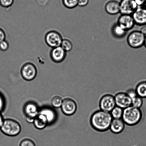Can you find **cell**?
<instances>
[{
	"instance_id": "14",
	"label": "cell",
	"mask_w": 146,
	"mask_h": 146,
	"mask_svg": "<svg viewBox=\"0 0 146 146\" xmlns=\"http://www.w3.org/2000/svg\"><path fill=\"white\" fill-rule=\"evenodd\" d=\"M135 24L138 25H146V8L138 7L132 15Z\"/></svg>"
},
{
	"instance_id": "36",
	"label": "cell",
	"mask_w": 146,
	"mask_h": 146,
	"mask_svg": "<svg viewBox=\"0 0 146 146\" xmlns=\"http://www.w3.org/2000/svg\"><path fill=\"white\" fill-rule=\"evenodd\" d=\"M146 48V37L145 38V41H144V45Z\"/></svg>"
},
{
	"instance_id": "29",
	"label": "cell",
	"mask_w": 146,
	"mask_h": 146,
	"mask_svg": "<svg viewBox=\"0 0 146 146\" xmlns=\"http://www.w3.org/2000/svg\"><path fill=\"white\" fill-rule=\"evenodd\" d=\"M9 47V43L5 40L0 42V50L3 51H5L8 49Z\"/></svg>"
},
{
	"instance_id": "24",
	"label": "cell",
	"mask_w": 146,
	"mask_h": 146,
	"mask_svg": "<svg viewBox=\"0 0 146 146\" xmlns=\"http://www.w3.org/2000/svg\"><path fill=\"white\" fill-rule=\"evenodd\" d=\"M63 4L67 8L73 9L78 6V0H62Z\"/></svg>"
},
{
	"instance_id": "22",
	"label": "cell",
	"mask_w": 146,
	"mask_h": 146,
	"mask_svg": "<svg viewBox=\"0 0 146 146\" xmlns=\"http://www.w3.org/2000/svg\"><path fill=\"white\" fill-rule=\"evenodd\" d=\"M60 46L67 52L72 50L73 45L71 40L65 38L63 39Z\"/></svg>"
},
{
	"instance_id": "4",
	"label": "cell",
	"mask_w": 146,
	"mask_h": 146,
	"mask_svg": "<svg viewBox=\"0 0 146 146\" xmlns=\"http://www.w3.org/2000/svg\"><path fill=\"white\" fill-rule=\"evenodd\" d=\"M145 37L140 31H132L129 34L127 38V42L131 48L137 49L144 45Z\"/></svg>"
},
{
	"instance_id": "34",
	"label": "cell",
	"mask_w": 146,
	"mask_h": 146,
	"mask_svg": "<svg viewBox=\"0 0 146 146\" xmlns=\"http://www.w3.org/2000/svg\"><path fill=\"white\" fill-rule=\"evenodd\" d=\"M42 1L46 4L48 3V0H37V3L40 5H43Z\"/></svg>"
},
{
	"instance_id": "26",
	"label": "cell",
	"mask_w": 146,
	"mask_h": 146,
	"mask_svg": "<svg viewBox=\"0 0 146 146\" xmlns=\"http://www.w3.org/2000/svg\"><path fill=\"white\" fill-rule=\"evenodd\" d=\"M14 0H0V5L5 8H8L12 5Z\"/></svg>"
},
{
	"instance_id": "17",
	"label": "cell",
	"mask_w": 146,
	"mask_h": 146,
	"mask_svg": "<svg viewBox=\"0 0 146 146\" xmlns=\"http://www.w3.org/2000/svg\"><path fill=\"white\" fill-rule=\"evenodd\" d=\"M39 113L43 115L46 118L48 124H51L54 122L56 119V115L53 109L48 107L42 109Z\"/></svg>"
},
{
	"instance_id": "23",
	"label": "cell",
	"mask_w": 146,
	"mask_h": 146,
	"mask_svg": "<svg viewBox=\"0 0 146 146\" xmlns=\"http://www.w3.org/2000/svg\"><path fill=\"white\" fill-rule=\"evenodd\" d=\"M143 99L137 95L131 98V106L135 108L141 109L143 104Z\"/></svg>"
},
{
	"instance_id": "15",
	"label": "cell",
	"mask_w": 146,
	"mask_h": 146,
	"mask_svg": "<svg viewBox=\"0 0 146 146\" xmlns=\"http://www.w3.org/2000/svg\"><path fill=\"white\" fill-rule=\"evenodd\" d=\"M125 125V124L121 119H113L110 125L109 130L113 133L119 134L124 131Z\"/></svg>"
},
{
	"instance_id": "33",
	"label": "cell",
	"mask_w": 146,
	"mask_h": 146,
	"mask_svg": "<svg viewBox=\"0 0 146 146\" xmlns=\"http://www.w3.org/2000/svg\"><path fill=\"white\" fill-rule=\"evenodd\" d=\"M140 31L144 34L145 36L146 37V25L142 26Z\"/></svg>"
},
{
	"instance_id": "30",
	"label": "cell",
	"mask_w": 146,
	"mask_h": 146,
	"mask_svg": "<svg viewBox=\"0 0 146 146\" xmlns=\"http://www.w3.org/2000/svg\"><path fill=\"white\" fill-rule=\"evenodd\" d=\"M6 35L5 31L3 29L0 28V42L5 40Z\"/></svg>"
},
{
	"instance_id": "11",
	"label": "cell",
	"mask_w": 146,
	"mask_h": 146,
	"mask_svg": "<svg viewBox=\"0 0 146 146\" xmlns=\"http://www.w3.org/2000/svg\"><path fill=\"white\" fill-rule=\"evenodd\" d=\"M116 105L123 109L131 106V100L126 92H119L114 96Z\"/></svg>"
},
{
	"instance_id": "5",
	"label": "cell",
	"mask_w": 146,
	"mask_h": 146,
	"mask_svg": "<svg viewBox=\"0 0 146 146\" xmlns=\"http://www.w3.org/2000/svg\"><path fill=\"white\" fill-rule=\"evenodd\" d=\"M21 76L27 81H31L36 77L38 71L36 66L31 62L25 63L21 67Z\"/></svg>"
},
{
	"instance_id": "20",
	"label": "cell",
	"mask_w": 146,
	"mask_h": 146,
	"mask_svg": "<svg viewBox=\"0 0 146 146\" xmlns=\"http://www.w3.org/2000/svg\"><path fill=\"white\" fill-rule=\"evenodd\" d=\"M127 32V31L123 29L117 23L113 26L112 29V32L113 35L117 38H123L125 36Z\"/></svg>"
},
{
	"instance_id": "28",
	"label": "cell",
	"mask_w": 146,
	"mask_h": 146,
	"mask_svg": "<svg viewBox=\"0 0 146 146\" xmlns=\"http://www.w3.org/2000/svg\"><path fill=\"white\" fill-rule=\"evenodd\" d=\"M6 101L5 97L2 93L0 92V114H1V113L4 111Z\"/></svg>"
},
{
	"instance_id": "25",
	"label": "cell",
	"mask_w": 146,
	"mask_h": 146,
	"mask_svg": "<svg viewBox=\"0 0 146 146\" xmlns=\"http://www.w3.org/2000/svg\"><path fill=\"white\" fill-rule=\"evenodd\" d=\"M63 100L59 96H55L51 100V103L54 107L58 108L61 107L62 105Z\"/></svg>"
},
{
	"instance_id": "37",
	"label": "cell",
	"mask_w": 146,
	"mask_h": 146,
	"mask_svg": "<svg viewBox=\"0 0 146 146\" xmlns=\"http://www.w3.org/2000/svg\"><path fill=\"white\" fill-rule=\"evenodd\" d=\"M144 7H145V8H146V1H145V4H144Z\"/></svg>"
},
{
	"instance_id": "35",
	"label": "cell",
	"mask_w": 146,
	"mask_h": 146,
	"mask_svg": "<svg viewBox=\"0 0 146 146\" xmlns=\"http://www.w3.org/2000/svg\"><path fill=\"white\" fill-rule=\"evenodd\" d=\"M3 118L1 114H0V129H1V125H2L3 121Z\"/></svg>"
},
{
	"instance_id": "19",
	"label": "cell",
	"mask_w": 146,
	"mask_h": 146,
	"mask_svg": "<svg viewBox=\"0 0 146 146\" xmlns=\"http://www.w3.org/2000/svg\"><path fill=\"white\" fill-rule=\"evenodd\" d=\"M135 90L137 95L143 99L146 98V81L139 83Z\"/></svg>"
},
{
	"instance_id": "32",
	"label": "cell",
	"mask_w": 146,
	"mask_h": 146,
	"mask_svg": "<svg viewBox=\"0 0 146 146\" xmlns=\"http://www.w3.org/2000/svg\"><path fill=\"white\" fill-rule=\"evenodd\" d=\"M138 7H142L144 5L146 0H134Z\"/></svg>"
},
{
	"instance_id": "18",
	"label": "cell",
	"mask_w": 146,
	"mask_h": 146,
	"mask_svg": "<svg viewBox=\"0 0 146 146\" xmlns=\"http://www.w3.org/2000/svg\"><path fill=\"white\" fill-rule=\"evenodd\" d=\"M34 126L38 129H42L46 127L48 123L46 118L42 114L39 113L34 119Z\"/></svg>"
},
{
	"instance_id": "10",
	"label": "cell",
	"mask_w": 146,
	"mask_h": 146,
	"mask_svg": "<svg viewBox=\"0 0 146 146\" xmlns=\"http://www.w3.org/2000/svg\"><path fill=\"white\" fill-rule=\"evenodd\" d=\"M119 3L121 14L132 15L138 7L134 0H121Z\"/></svg>"
},
{
	"instance_id": "9",
	"label": "cell",
	"mask_w": 146,
	"mask_h": 146,
	"mask_svg": "<svg viewBox=\"0 0 146 146\" xmlns=\"http://www.w3.org/2000/svg\"><path fill=\"white\" fill-rule=\"evenodd\" d=\"M61 107L63 113L68 116L74 115L76 112L77 109L76 102L70 98H65L63 100Z\"/></svg>"
},
{
	"instance_id": "16",
	"label": "cell",
	"mask_w": 146,
	"mask_h": 146,
	"mask_svg": "<svg viewBox=\"0 0 146 146\" xmlns=\"http://www.w3.org/2000/svg\"><path fill=\"white\" fill-rule=\"evenodd\" d=\"M105 9L107 13L110 15H116L120 13V3L115 0H111L106 4Z\"/></svg>"
},
{
	"instance_id": "8",
	"label": "cell",
	"mask_w": 146,
	"mask_h": 146,
	"mask_svg": "<svg viewBox=\"0 0 146 146\" xmlns=\"http://www.w3.org/2000/svg\"><path fill=\"white\" fill-rule=\"evenodd\" d=\"M23 111L27 121L29 123L33 122L34 119L39 113L38 106L32 102L26 104L24 107Z\"/></svg>"
},
{
	"instance_id": "12",
	"label": "cell",
	"mask_w": 146,
	"mask_h": 146,
	"mask_svg": "<svg viewBox=\"0 0 146 146\" xmlns=\"http://www.w3.org/2000/svg\"><path fill=\"white\" fill-rule=\"evenodd\" d=\"M117 24L127 31L132 29L135 24L132 15L127 14H121L119 17Z\"/></svg>"
},
{
	"instance_id": "2",
	"label": "cell",
	"mask_w": 146,
	"mask_h": 146,
	"mask_svg": "<svg viewBox=\"0 0 146 146\" xmlns=\"http://www.w3.org/2000/svg\"><path fill=\"white\" fill-rule=\"evenodd\" d=\"M142 118L143 113L141 109L131 106L123 109L121 119L125 125L134 126L141 122Z\"/></svg>"
},
{
	"instance_id": "13",
	"label": "cell",
	"mask_w": 146,
	"mask_h": 146,
	"mask_svg": "<svg viewBox=\"0 0 146 146\" xmlns=\"http://www.w3.org/2000/svg\"><path fill=\"white\" fill-rule=\"evenodd\" d=\"M67 52L61 46L52 48L50 56L52 61L56 63L63 62L66 58Z\"/></svg>"
},
{
	"instance_id": "27",
	"label": "cell",
	"mask_w": 146,
	"mask_h": 146,
	"mask_svg": "<svg viewBox=\"0 0 146 146\" xmlns=\"http://www.w3.org/2000/svg\"><path fill=\"white\" fill-rule=\"evenodd\" d=\"M19 146H36V145L32 140L25 139L21 141Z\"/></svg>"
},
{
	"instance_id": "7",
	"label": "cell",
	"mask_w": 146,
	"mask_h": 146,
	"mask_svg": "<svg viewBox=\"0 0 146 146\" xmlns=\"http://www.w3.org/2000/svg\"><path fill=\"white\" fill-rule=\"evenodd\" d=\"M116 106L114 96L112 94H104L102 96L99 101L100 109L107 112L110 113Z\"/></svg>"
},
{
	"instance_id": "31",
	"label": "cell",
	"mask_w": 146,
	"mask_h": 146,
	"mask_svg": "<svg viewBox=\"0 0 146 146\" xmlns=\"http://www.w3.org/2000/svg\"><path fill=\"white\" fill-rule=\"evenodd\" d=\"M89 2V0H78V5L80 7L86 6Z\"/></svg>"
},
{
	"instance_id": "21",
	"label": "cell",
	"mask_w": 146,
	"mask_h": 146,
	"mask_svg": "<svg viewBox=\"0 0 146 146\" xmlns=\"http://www.w3.org/2000/svg\"><path fill=\"white\" fill-rule=\"evenodd\" d=\"M123 109L118 106H116L110 112L113 119H121L122 118Z\"/></svg>"
},
{
	"instance_id": "1",
	"label": "cell",
	"mask_w": 146,
	"mask_h": 146,
	"mask_svg": "<svg viewBox=\"0 0 146 146\" xmlns=\"http://www.w3.org/2000/svg\"><path fill=\"white\" fill-rule=\"evenodd\" d=\"M113 119L110 113L98 110L91 114L90 119V124L95 131L104 132L110 129Z\"/></svg>"
},
{
	"instance_id": "3",
	"label": "cell",
	"mask_w": 146,
	"mask_h": 146,
	"mask_svg": "<svg viewBox=\"0 0 146 146\" xmlns=\"http://www.w3.org/2000/svg\"><path fill=\"white\" fill-rule=\"evenodd\" d=\"M0 130L5 135L15 137L21 133V128L18 121L11 119H7L3 120Z\"/></svg>"
},
{
	"instance_id": "6",
	"label": "cell",
	"mask_w": 146,
	"mask_h": 146,
	"mask_svg": "<svg viewBox=\"0 0 146 146\" xmlns=\"http://www.w3.org/2000/svg\"><path fill=\"white\" fill-rule=\"evenodd\" d=\"M63 39L61 34L55 31H48L45 37L46 43L52 48L60 46Z\"/></svg>"
}]
</instances>
